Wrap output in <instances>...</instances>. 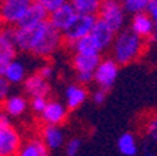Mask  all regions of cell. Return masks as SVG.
<instances>
[{"instance_id":"6da1fadb","label":"cell","mask_w":157,"mask_h":156,"mask_svg":"<svg viewBox=\"0 0 157 156\" xmlns=\"http://www.w3.org/2000/svg\"><path fill=\"white\" fill-rule=\"evenodd\" d=\"M63 33L49 20L33 27H14L17 48L38 58L52 56L63 42Z\"/></svg>"},{"instance_id":"7a4b0ae2","label":"cell","mask_w":157,"mask_h":156,"mask_svg":"<svg viewBox=\"0 0 157 156\" xmlns=\"http://www.w3.org/2000/svg\"><path fill=\"white\" fill-rule=\"evenodd\" d=\"M144 51V38L137 35L131 28H122L118 31L111 45L112 58L119 65H129L137 61Z\"/></svg>"},{"instance_id":"3957f363","label":"cell","mask_w":157,"mask_h":156,"mask_svg":"<svg viewBox=\"0 0 157 156\" xmlns=\"http://www.w3.org/2000/svg\"><path fill=\"white\" fill-rule=\"evenodd\" d=\"M100 18L108 24L115 33L121 31L126 24V10L122 0H102L100 7Z\"/></svg>"},{"instance_id":"277c9868","label":"cell","mask_w":157,"mask_h":156,"mask_svg":"<svg viewBox=\"0 0 157 156\" xmlns=\"http://www.w3.org/2000/svg\"><path fill=\"white\" fill-rule=\"evenodd\" d=\"M34 0H4L0 2V23L4 26H18Z\"/></svg>"},{"instance_id":"5b68a950","label":"cell","mask_w":157,"mask_h":156,"mask_svg":"<svg viewBox=\"0 0 157 156\" xmlns=\"http://www.w3.org/2000/svg\"><path fill=\"white\" fill-rule=\"evenodd\" d=\"M119 73V63L114 58L101 59L94 70V83L101 89L109 90L115 85Z\"/></svg>"},{"instance_id":"8992f818","label":"cell","mask_w":157,"mask_h":156,"mask_svg":"<svg viewBox=\"0 0 157 156\" xmlns=\"http://www.w3.org/2000/svg\"><path fill=\"white\" fill-rule=\"evenodd\" d=\"M95 21H97V18L93 14H77V17L75 18L72 26L63 31L65 41L69 45H72L77 39L83 38L86 35H90L93 28H94Z\"/></svg>"},{"instance_id":"52a82bcc","label":"cell","mask_w":157,"mask_h":156,"mask_svg":"<svg viewBox=\"0 0 157 156\" xmlns=\"http://www.w3.org/2000/svg\"><path fill=\"white\" fill-rule=\"evenodd\" d=\"M21 143V135L13 125H0V156L18 155Z\"/></svg>"},{"instance_id":"ba28073f","label":"cell","mask_w":157,"mask_h":156,"mask_svg":"<svg viewBox=\"0 0 157 156\" xmlns=\"http://www.w3.org/2000/svg\"><path fill=\"white\" fill-rule=\"evenodd\" d=\"M77 14L78 13L76 11L75 6L70 2H65L62 6H59L58 9H55L53 11L49 13V21L63 33L65 30H67L72 26V23L75 21Z\"/></svg>"},{"instance_id":"9c48e42d","label":"cell","mask_w":157,"mask_h":156,"mask_svg":"<svg viewBox=\"0 0 157 156\" xmlns=\"http://www.w3.org/2000/svg\"><path fill=\"white\" fill-rule=\"evenodd\" d=\"M67 106L58 100L48 101L45 110L41 113V120L44 124H53V125H60L67 118Z\"/></svg>"},{"instance_id":"30bf717a","label":"cell","mask_w":157,"mask_h":156,"mask_svg":"<svg viewBox=\"0 0 157 156\" xmlns=\"http://www.w3.org/2000/svg\"><path fill=\"white\" fill-rule=\"evenodd\" d=\"M129 28L132 31H135L137 35H140L142 38L147 39L153 37L154 28H156V21H154L153 17L147 13V11L137 13L132 16L131 23H129Z\"/></svg>"},{"instance_id":"8fae6325","label":"cell","mask_w":157,"mask_h":156,"mask_svg":"<svg viewBox=\"0 0 157 156\" xmlns=\"http://www.w3.org/2000/svg\"><path fill=\"white\" fill-rule=\"evenodd\" d=\"M90 35L94 38V41L97 42L100 51L102 52V51H107V49L111 48L117 33H115L114 30L108 26L105 21H102V20L98 17L97 21H95V24H94V28H93V31H91Z\"/></svg>"},{"instance_id":"7c38bea8","label":"cell","mask_w":157,"mask_h":156,"mask_svg":"<svg viewBox=\"0 0 157 156\" xmlns=\"http://www.w3.org/2000/svg\"><path fill=\"white\" fill-rule=\"evenodd\" d=\"M23 87H24V91L27 93V96H29V97H36V96L48 97V94L51 93L49 80L42 78L38 72L27 76L25 80L23 82Z\"/></svg>"},{"instance_id":"4fadbf2b","label":"cell","mask_w":157,"mask_h":156,"mask_svg":"<svg viewBox=\"0 0 157 156\" xmlns=\"http://www.w3.org/2000/svg\"><path fill=\"white\" fill-rule=\"evenodd\" d=\"M41 138L46 143V146L51 152L59 150L65 145V134L59 125L45 124V127L41 131Z\"/></svg>"},{"instance_id":"5bb4252c","label":"cell","mask_w":157,"mask_h":156,"mask_svg":"<svg viewBox=\"0 0 157 156\" xmlns=\"http://www.w3.org/2000/svg\"><path fill=\"white\" fill-rule=\"evenodd\" d=\"M17 44L14 41V27L6 26L0 28V58H6L9 61L16 58Z\"/></svg>"},{"instance_id":"9a60e30c","label":"cell","mask_w":157,"mask_h":156,"mask_svg":"<svg viewBox=\"0 0 157 156\" xmlns=\"http://www.w3.org/2000/svg\"><path fill=\"white\" fill-rule=\"evenodd\" d=\"M65 104L67 106L69 110H76L84 101L87 100V90H86L84 85L77 83V85H69L65 89Z\"/></svg>"},{"instance_id":"2e32d148","label":"cell","mask_w":157,"mask_h":156,"mask_svg":"<svg viewBox=\"0 0 157 156\" xmlns=\"http://www.w3.org/2000/svg\"><path fill=\"white\" fill-rule=\"evenodd\" d=\"M48 16H49V11L42 6V4L36 3L34 2L29 9L27 10L25 16L23 17V20L20 21L18 26L16 27H33V26H36L39 23H44L48 20Z\"/></svg>"},{"instance_id":"e0dca14e","label":"cell","mask_w":157,"mask_h":156,"mask_svg":"<svg viewBox=\"0 0 157 156\" xmlns=\"http://www.w3.org/2000/svg\"><path fill=\"white\" fill-rule=\"evenodd\" d=\"M2 106H3V111H6L11 118H18L25 114L29 103L21 94H13V96L10 94Z\"/></svg>"},{"instance_id":"ac0fdd59","label":"cell","mask_w":157,"mask_h":156,"mask_svg":"<svg viewBox=\"0 0 157 156\" xmlns=\"http://www.w3.org/2000/svg\"><path fill=\"white\" fill-rule=\"evenodd\" d=\"M100 61H101L100 54H97V55H86V54L75 52L72 58V66L76 70V73L77 72H93L94 73Z\"/></svg>"},{"instance_id":"d6986e66","label":"cell","mask_w":157,"mask_h":156,"mask_svg":"<svg viewBox=\"0 0 157 156\" xmlns=\"http://www.w3.org/2000/svg\"><path fill=\"white\" fill-rule=\"evenodd\" d=\"M51 150L48 149L46 143L42 138H29L21 143L18 155L21 156H46Z\"/></svg>"},{"instance_id":"ffe728a7","label":"cell","mask_w":157,"mask_h":156,"mask_svg":"<svg viewBox=\"0 0 157 156\" xmlns=\"http://www.w3.org/2000/svg\"><path fill=\"white\" fill-rule=\"evenodd\" d=\"M4 76L11 85H21L27 78V66L24 65V62L11 59L9 62V66L6 69Z\"/></svg>"},{"instance_id":"44dd1931","label":"cell","mask_w":157,"mask_h":156,"mask_svg":"<svg viewBox=\"0 0 157 156\" xmlns=\"http://www.w3.org/2000/svg\"><path fill=\"white\" fill-rule=\"evenodd\" d=\"M75 52L78 54H86V55H97V54H101L100 48H98L97 42L94 41L91 35H86L83 38L77 39L76 42H73L72 45H69Z\"/></svg>"},{"instance_id":"7402d4cb","label":"cell","mask_w":157,"mask_h":156,"mask_svg":"<svg viewBox=\"0 0 157 156\" xmlns=\"http://www.w3.org/2000/svg\"><path fill=\"white\" fill-rule=\"evenodd\" d=\"M137 139L132 132H125L118 138V150L124 156H133L137 153Z\"/></svg>"},{"instance_id":"603a6c76","label":"cell","mask_w":157,"mask_h":156,"mask_svg":"<svg viewBox=\"0 0 157 156\" xmlns=\"http://www.w3.org/2000/svg\"><path fill=\"white\" fill-rule=\"evenodd\" d=\"M102 0H70L78 14H98Z\"/></svg>"},{"instance_id":"cb8c5ba5","label":"cell","mask_w":157,"mask_h":156,"mask_svg":"<svg viewBox=\"0 0 157 156\" xmlns=\"http://www.w3.org/2000/svg\"><path fill=\"white\" fill-rule=\"evenodd\" d=\"M151 0H122L125 10L128 14H137V13H144L150 7Z\"/></svg>"},{"instance_id":"d4e9b609","label":"cell","mask_w":157,"mask_h":156,"mask_svg":"<svg viewBox=\"0 0 157 156\" xmlns=\"http://www.w3.org/2000/svg\"><path fill=\"white\" fill-rule=\"evenodd\" d=\"M146 135L147 138L157 146V114L151 115L146 122Z\"/></svg>"},{"instance_id":"484cf974","label":"cell","mask_w":157,"mask_h":156,"mask_svg":"<svg viewBox=\"0 0 157 156\" xmlns=\"http://www.w3.org/2000/svg\"><path fill=\"white\" fill-rule=\"evenodd\" d=\"M80 149H82V141L77 139V138H72V139H69L66 142V146H65L66 155L75 156L80 152Z\"/></svg>"},{"instance_id":"4316f807","label":"cell","mask_w":157,"mask_h":156,"mask_svg":"<svg viewBox=\"0 0 157 156\" xmlns=\"http://www.w3.org/2000/svg\"><path fill=\"white\" fill-rule=\"evenodd\" d=\"M46 104H48V100H46L45 96H36V97H31V107L35 111L36 114H41L44 110H45Z\"/></svg>"},{"instance_id":"83f0119b","label":"cell","mask_w":157,"mask_h":156,"mask_svg":"<svg viewBox=\"0 0 157 156\" xmlns=\"http://www.w3.org/2000/svg\"><path fill=\"white\" fill-rule=\"evenodd\" d=\"M10 87L11 83L7 80V78L0 75V104H3L4 100L10 96Z\"/></svg>"},{"instance_id":"f1b7e54d","label":"cell","mask_w":157,"mask_h":156,"mask_svg":"<svg viewBox=\"0 0 157 156\" xmlns=\"http://www.w3.org/2000/svg\"><path fill=\"white\" fill-rule=\"evenodd\" d=\"M34 2H36V3H39V4H42V6L48 10L49 13H51V11H53L55 9H58L59 6H62L66 0H34Z\"/></svg>"},{"instance_id":"f546056e","label":"cell","mask_w":157,"mask_h":156,"mask_svg":"<svg viewBox=\"0 0 157 156\" xmlns=\"http://www.w3.org/2000/svg\"><path fill=\"white\" fill-rule=\"evenodd\" d=\"M38 73L42 78H45L46 80H51V79L55 76V68H53L51 63H44L42 66H39Z\"/></svg>"},{"instance_id":"4dcf8cb0","label":"cell","mask_w":157,"mask_h":156,"mask_svg":"<svg viewBox=\"0 0 157 156\" xmlns=\"http://www.w3.org/2000/svg\"><path fill=\"white\" fill-rule=\"evenodd\" d=\"M105 98H107V90H105V89L98 87L95 91H93L91 100H93V103H94V104H97V106H100V104H104Z\"/></svg>"},{"instance_id":"1f68e13d","label":"cell","mask_w":157,"mask_h":156,"mask_svg":"<svg viewBox=\"0 0 157 156\" xmlns=\"http://www.w3.org/2000/svg\"><path fill=\"white\" fill-rule=\"evenodd\" d=\"M76 79H77V83L87 85L90 82H94V73L93 72H77L76 73Z\"/></svg>"},{"instance_id":"d6a6232c","label":"cell","mask_w":157,"mask_h":156,"mask_svg":"<svg viewBox=\"0 0 157 156\" xmlns=\"http://www.w3.org/2000/svg\"><path fill=\"white\" fill-rule=\"evenodd\" d=\"M147 13L150 14V16L153 17V20L157 23V0H151L150 7H149V10H147Z\"/></svg>"},{"instance_id":"836d02e7","label":"cell","mask_w":157,"mask_h":156,"mask_svg":"<svg viewBox=\"0 0 157 156\" xmlns=\"http://www.w3.org/2000/svg\"><path fill=\"white\" fill-rule=\"evenodd\" d=\"M9 59L6 58H0V75L4 76V73H6V69L7 66H9Z\"/></svg>"},{"instance_id":"e575fe53","label":"cell","mask_w":157,"mask_h":156,"mask_svg":"<svg viewBox=\"0 0 157 156\" xmlns=\"http://www.w3.org/2000/svg\"><path fill=\"white\" fill-rule=\"evenodd\" d=\"M153 39H156L157 41V23H156V28H154V34H153V37H151Z\"/></svg>"},{"instance_id":"d590c367","label":"cell","mask_w":157,"mask_h":156,"mask_svg":"<svg viewBox=\"0 0 157 156\" xmlns=\"http://www.w3.org/2000/svg\"><path fill=\"white\" fill-rule=\"evenodd\" d=\"M0 2H4V0H0Z\"/></svg>"}]
</instances>
